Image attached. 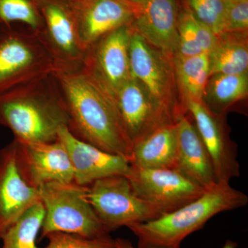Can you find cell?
Masks as SVG:
<instances>
[{"mask_svg": "<svg viewBox=\"0 0 248 248\" xmlns=\"http://www.w3.org/2000/svg\"><path fill=\"white\" fill-rule=\"evenodd\" d=\"M75 136L111 154L130 158L132 145L115 101L82 66L55 68L52 73Z\"/></svg>", "mask_w": 248, "mask_h": 248, "instance_id": "cell-1", "label": "cell"}, {"mask_svg": "<svg viewBox=\"0 0 248 248\" xmlns=\"http://www.w3.org/2000/svg\"><path fill=\"white\" fill-rule=\"evenodd\" d=\"M0 124L18 142L57 141L69 117L52 74L0 94Z\"/></svg>", "mask_w": 248, "mask_h": 248, "instance_id": "cell-2", "label": "cell"}, {"mask_svg": "<svg viewBox=\"0 0 248 248\" xmlns=\"http://www.w3.org/2000/svg\"><path fill=\"white\" fill-rule=\"evenodd\" d=\"M248 203L244 192L230 184H218L203 195L172 213L155 219L127 226L138 237L139 248H174L201 229L217 214L243 208Z\"/></svg>", "mask_w": 248, "mask_h": 248, "instance_id": "cell-3", "label": "cell"}, {"mask_svg": "<svg viewBox=\"0 0 248 248\" xmlns=\"http://www.w3.org/2000/svg\"><path fill=\"white\" fill-rule=\"evenodd\" d=\"M38 190L45 211L42 238L56 232L89 239L108 235L88 200V186L53 182Z\"/></svg>", "mask_w": 248, "mask_h": 248, "instance_id": "cell-4", "label": "cell"}, {"mask_svg": "<svg viewBox=\"0 0 248 248\" xmlns=\"http://www.w3.org/2000/svg\"><path fill=\"white\" fill-rule=\"evenodd\" d=\"M55 60L35 34L21 28L0 32V94L50 76Z\"/></svg>", "mask_w": 248, "mask_h": 248, "instance_id": "cell-5", "label": "cell"}, {"mask_svg": "<svg viewBox=\"0 0 248 248\" xmlns=\"http://www.w3.org/2000/svg\"><path fill=\"white\" fill-rule=\"evenodd\" d=\"M129 60L132 77L174 122L179 116L187 113L178 89L172 55L155 48L133 29Z\"/></svg>", "mask_w": 248, "mask_h": 248, "instance_id": "cell-6", "label": "cell"}, {"mask_svg": "<svg viewBox=\"0 0 248 248\" xmlns=\"http://www.w3.org/2000/svg\"><path fill=\"white\" fill-rule=\"evenodd\" d=\"M87 197L108 233L161 216L156 209L136 195L125 176H112L93 182L88 186Z\"/></svg>", "mask_w": 248, "mask_h": 248, "instance_id": "cell-7", "label": "cell"}, {"mask_svg": "<svg viewBox=\"0 0 248 248\" xmlns=\"http://www.w3.org/2000/svg\"><path fill=\"white\" fill-rule=\"evenodd\" d=\"M125 177L136 195L161 215L182 208L206 191L177 169H141L130 166Z\"/></svg>", "mask_w": 248, "mask_h": 248, "instance_id": "cell-8", "label": "cell"}, {"mask_svg": "<svg viewBox=\"0 0 248 248\" xmlns=\"http://www.w3.org/2000/svg\"><path fill=\"white\" fill-rule=\"evenodd\" d=\"M131 24L109 32L88 47L83 68L112 98L132 78L129 60Z\"/></svg>", "mask_w": 248, "mask_h": 248, "instance_id": "cell-9", "label": "cell"}, {"mask_svg": "<svg viewBox=\"0 0 248 248\" xmlns=\"http://www.w3.org/2000/svg\"><path fill=\"white\" fill-rule=\"evenodd\" d=\"M42 42L55 60L56 68L82 65L85 50L80 42L76 6L68 0H42Z\"/></svg>", "mask_w": 248, "mask_h": 248, "instance_id": "cell-10", "label": "cell"}, {"mask_svg": "<svg viewBox=\"0 0 248 248\" xmlns=\"http://www.w3.org/2000/svg\"><path fill=\"white\" fill-rule=\"evenodd\" d=\"M186 112L192 117L213 162L218 184H230L239 177L237 148L230 138L223 116L209 110L202 101L187 99L184 102Z\"/></svg>", "mask_w": 248, "mask_h": 248, "instance_id": "cell-11", "label": "cell"}, {"mask_svg": "<svg viewBox=\"0 0 248 248\" xmlns=\"http://www.w3.org/2000/svg\"><path fill=\"white\" fill-rule=\"evenodd\" d=\"M114 101L132 147L161 127L176 123L133 77L120 88Z\"/></svg>", "mask_w": 248, "mask_h": 248, "instance_id": "cell-12", "label": "cell"}, {"mask_svg": "<svg viewBox=\"0 0 248 248\" xmlns=\"http://www.w3.org/2000/svg\"><path fill=\"white\" fill-rule=\"evenodd\" d=\"M132 28L148 44L174 56L178 46L179 0H127Z\"/></svg>", "mask_w": 248, "mask_h": 248, "instance_id": "cell-13", "label": "cell"}, {"mask_svg": "<svg viewBox=\"0 0 248 248\" xmlns=\"http://www.w3.org/2000/svg\"><path fill=\"white\" fill-rule=\"evenodd\" d=\"M16 141L18 169L28 184L39 189L48 183L74 182L71 160L59 140L49 143Z\"/></svg>", "mask_w": 248, "mask_h": 248, "instance_id": "cell-14", "label": "cell"}, {"mask_svg": "<svg viewBox=\"0 0 248 248\" xmlns=\"http://www.w3.org/2000/svg\"><path fill=\"white\" fill-rule=\"evenodd\" d=\"M58 140L66 148L74 173V182L88 186L112 176H126L130 170L128 158L102 151L77 138L68 127L59 130Z\"/></svg>", "mask_w": 248, "mask_h": 248, "instance_id": "cell-15", "label": "cell"}, {"mask_svg": "<svg viewBox=\"0 0 248 248\" xmlns=\"http://www.w3.org/2000/svg\"><path fill=\"white\" fill-rule=\"evenodd\" d=\"M40 201L38 189L28 184L19 172L14 140L0 150V241L18 218Z\"/></svg>", "mask_w": 248, "mask_h": 248, "instance_id": "cell-16", "label": "cell"}, {"mask_svg": "<svg viewBox=\"0 0 248 248\" xmlns=\"http://www.w3.org/2000/svg\"><path fill=\"white\" fill-rule=\"evenodd\" d=\"M177 163L176 169L205 190L218 185L211 158L193 120L187 113L179 116L177 122Z\"/></svg>", "mask_w": 248, "mask_h": 248, "instance_id": "cell-17", "label": "cell"}, {"mask_svg": "<svg viewBox=\"0 0 248 248\" xmlns=\"http://www.w3.org/2000/svg\"><path fill=\"white\" fill-rule=\"evenodd\" d=\"M76 6L80 42L88 47L109 32L131 24L133 12L124 0H86Z\"/></svg>", "mask_w": 248, "mask_h": 248, "instance_id": "cell-18", "label": "cell"}, {"mask_svg": "<svg viewBox=\"0 0 248 248\" xmlns=\"http://www.w3.org/2000/svg\"><path fill=\"white\" fill-rule=\"evenodd\" d=\"M177 124L161 127L132 147L129 164L141 169H176L177 163Z\"/></svg>", "mask_w": 248, "mask_h": 248, "instance_id": "cell-19", "label": "cell"}, {"mask_svg": "<svg viewBox=\"0 0 248 248\" xmlns=\"http://www.w3.org/2000/svg\"><path fill=\"white\" fill-rule=\"evenodd\" d=\"M248 31H225L217 35L215 46L209 53L212 75L248 73Z\"/></svg>", "mask_w": 248, "mask_h": 248, "instance_id": "cell-20", "label": "cell"}, {"mask_svg": "<svg viewBox=\"0 0 248 248\" xmlns=\"http://www.w3.org/2000/svg\"><path fill=\"white\" fill-rule=\"evenodd\" d=\"M248 94V73L212 75L209 78L202 102L209 110L223 116Z\"/></svg>", "mask_w": 248, "mask_h": 248, "instance_id": "cell-21", "label": "cell"}, {"mask_svg": "<svg viewBox=\"0 0 248 248\" xmlns=\"http://www.w3.org/2000/svg\"><path fill=\"white\" fill-rule=\"evenodd\" d=\"M178 46L175 55L190 57L211 52L217 35L192 15L185 3H181L178 18Z\"/></svg>", "mask_w": 248, "mask_h": 248, "instance_id": "cell-22", "label": "cell"}, {"mask_svg": "<svg viewBox=\"0 0 248 248\" xmlns=\"http://www.w3.org/2000/svg\"><path fill=\"white\" fill-rule=\"evenodd\" d=\"M173 63L183 106L187 99L202 101L210 78L208 54L190 57L174 55Z\"/></svg>", "mask_w": 248, "mask_h": 248, "instance_id": "cell-23", "label": "cell"}, {"mask_svg": "<svg viewBox=\"0 0 248 248\" xmlns=\"http://www.w3.org/2000/svg\"><path fill=\"white\" fill-rule=\"evenodd\" d=\"M41 4L42 0H0V25L10 28L19 24L42 42L45 26Z\"/></svg>", "mask_w": 248, "mask_h": 248, "instance_id": "cell-24", "label": "cell"}, {"mask_svg": "<svg viewBox=\"0 0 248 248\" xmlns=\"http://www.w3.org/2000/svg\"><path fill=\"white\" fill-rule=\"evenodd\" d=\"M45 211L42 202L28 209L1 238V248H40L36 245L39 232L42 229Z\"/></svg>", "mask_w": 248, "mask_h": 248, "instance_id": "cell-25", "label": "cell"}, {"mask_svg": "<svg viewBox=\"0 0 248 248\" xmlns=\"http://www.w3.org/2000/svg\"><path fill=\"white\" fill-rule=\"evenodd\" d=\"M184 2L192 15L215 35L223 32L225 0H184Z\"/></svg>", "mask_w": 248, "mask_h": 248, "instance_id": "cell-26", "label": "cell"}, {"mask_svg": "<svg viewBox=\"0 0 248 248\" xmlns=\"http://www.w3.org/2000/svg\"><path fill=\"white\" fill-rule=\"evenodd\" d=\"M48 244L45 248H112L114 240L108 235L102 237L84 238L69 233L52 232L45 236Z\"/></svg>", "mask_w": 248, "mask_h": 248, "instance_id": "cell-27", "label": "cell"}, {"mask_svg": "<svg viewBox=\"0 0 248 248\" xmlns=\"http://www.w3.org/2000/svg\"><path fill=\"white\" fill-rule=\"evenodd\" d=\"M224 31H248V0H225Z\"/></svg>", "mask_w": 248, "mask_h": 248, "instance_id": "cell-28", "label": "cell"}, {"mask_svg": "<svg viewBox=\"0 0 248 248\" xmlns=\"http://www.w3.org/2000/svg\"><path fill=\"white\" fill-rule=\"evenodd\" d=\"M112 248H137L134 247L130 241L126 239H117L114 240L113 246ZM174 248H181L180 247Z\"/></svg>", "mask_w": 248, "mask_h": 248, "instance_id": "cell-29", "label": "cell"}, {"mask_svg": "<svg viewBox=\"0 0 248 248\" xmlns=\"http://www.w3.org/2000/svg\"><path fill=\"white\" fill-rule=\"evenodd\" d=\"M237 248V244L236 243L233 242V241L228 240L225 244L224 246L222 248Z\"/></svg>", "mask_w": 248, "mask_h": 248, "instance_id": "cell-30", "label": "cell"}, {"mask_svg": "<svg viewBox=\"0 0 248 248\" xmlns=\"http://www.w3.org/2000/svg\"><path fill=\"white\" fill-rule=\"evenodd\" d=\"M68 1H71L74 5H79L81 4V3L84 2L86 0H68Z\"/></svg>", "mask_w": 248, "mask_h": 248, "instance_id": "cell-31", "label": "cell"}, {"mask_svg": "<svg viewBox=\"0 0 248 248\" xmlns=\"http://www.w3.org/2000/svg\"><path fill=\"white\" fill-rule=\"evenodd\" d=\"M124 1H127V0H124Z\"/></svg>", "mask_w": 248, "mask_h": 248, "instance_id": "cell-32", "label": "cell"}]
</instances>
